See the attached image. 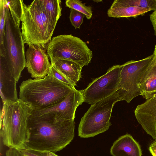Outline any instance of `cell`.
<instances>
[{
	"mask_svg": "<svg viewBox=\"0 0 156 156\" xmlns=\"http://www.w3.org/2000/svg\"><path fill=\"white\" fill-rule=\"evenodd\" d=\"M75 124L74 120L55 122L29 116L24 150L43 153L62 150L73 139Z\"/></svg>",
	"mask_w": 156,
	"mask_h": 156,
	"instance_id": "1",
	"label": "cell"
},
{
	"mask_svg": "<svg viewBox=\"0 0 156 156\" xmlns=\"http://www.w3.org/2000/svg\"><path fill=\"white\" fill-rule=\"evenodd\" d=\"M2 104L0 132L2 143L9 148L24 150L28 139L27 120L32 109L19 98Z\"/></svg>",
	"mask_w": 156,
	"mask_h": 156,
	"instance_id": "2",
	"label": "cell"
},
{
	"mask_svg": "<svg viewBox=\"0 0 156 156\" xmlns=\"http://www.w3.org/2000/svg\"><path fill=\"white\" fill-rule=\"evenodd\" d=\"M19 88V98L32 109H42L57 104L73 89L48 73L43 78L23 81Z\"/></svg>",
	"mask_w": 156,
	"mask_h": 156,
	"instance_id": "3",
	"label": "cell"
},
{
	"mask_svg": "<svg viewBox=\"0 0 156 156\" xmlns=\"http://www.w3.org/2000/svg\"><path fill=\"white\" fill-rule=\"evenodd\" d=\"M21 34L24 44H36L46 48L51 40L55 29L45 13L41 0L30 5L23 2Z\"/></svg>",
	"mask_w": 156,
	"mask_h": 156,
	"instance_id": "4",
	"label": "cell"
},
{
	"mask_svg": "<svg viewBox=\"0 0 156 156\" xmlns=\"http://www.w3.org/2000/svg\"><path fill=\"white\" fill-rule=\"evenodd\" d=\"M125 99V95L119 89L111 95L91 105L81 119L78 136L83 138L92 137L107 130L111 125L110 120L114 105Z\"/></svg>",
	"mask_w": 156,
	"mask_h": 156,
	"instance_id": "5",
	"label": "cell"
},
{
	"mask_svg": "<svg viewBox=\"0 0 156 156\" xmlns=\"http://www.w3.org/2000/svg\"><path fill=\"white\" fill-rule=\"evenodd\" d=\"M47 53L51 64L59 59L73 61L82 67L91 62L92 51L80 38L71 34L53 37L48 44Z\"/></svg>",
	"mask_w": 156,
	"mask_h": 156,
	"instance_id": "6",
	"label": "cell"
},
{
	"mask_svg": "<svg viewBox=\"0 0 156 156\" xmlns=\"http://www.w3.org/2000/svg\"><path fill=\"white\" fill-rule=\"evenodd\" d=\"M3 57L12 76L17 83L26 67L24 43L21 31L13 20L6 4Z\"/></svg>",
	"mask_w": 156,
	"mask_h": 156,
	"instance_id": "7",
	"label": "cell"
},
{
	"mask_svg": "<svg viewBox=\"0 0 156 156\" xmlns=\"http://www.w3.org/2000/svg\"><path fill=\"white\" fill-rule=\"evenodd\" d=\"M83 102L81 90L75 88L57 104L42 109H32L29 116L55 122L74 120L76 110Z\"/></svg>",
	"mask_w": 156,
	"mask_h": 156,
	"instance_id": "8",
	"label": "cell"
},
{
	"mask_svg": "<svg viewBox=\"0 0 156 156\" xmlns=\"http://www.w3.org/2000/svg\"><path fill=\"white\" fill-rule=\"evenodd\" d=\"M121 69V65L113 66L105 74L94 80L81 90L83 102L94 104L119 89Z\"/></svg>",
	"mask_w": 156,
	"mask_h": 156,
	"instance_id": "9",
	"label": "cell"
},
{
	"mask_svg": "<svg viewBox=\"0 0 156 156\" xmlns=\"http://www.w3.org/2000/svg\"><path fill=\"white\" fill-rule=\"evenodd\" d=\"M154 54L138 60H131L121 65L119 89L125 95V101L129 103L135 97L141 95L139 85L141 78Z\"/></svg>",
	"mask_w": 156,
	"mask_h": 156,
	"instance_id": "10",
	"label": "cell"
},
{
	"mask_svg": "<svg viewBox=\"0 0 156 156\" xmlns=\"http://www.w3.org/2000/svg\"><path fill=\"white\" fill-rule=\"evenodd\" d=\"M26 67L32 78L42 79L48 74L51 64L46 48L41 45H29L25 54Z\"/></svg>",
	"mask_w": 156,
	"mask_h": 156,
	"instance_id": "11",
	"label": "cell"
},
{
	"mask_svg": "<svg viewBox=\"0 0 156 156\" xmlns=\"http://www.w3.org/2000/svg\"><path fill=\"white\" fill-rule=\"evenodd\" d=\"M134 114L144 130L156 141V99L151 98L138 105Z\"/></svg>",
	"mask_w": 156,
	"mask_h": 156,
	"instance_id": "12",
	"label": "cell"
},
{
	"mask_svg": "<svg viewBox=\"0 0 156 156\" xmlns=\"http://www.w3.org/2000/svg\"><path fill=\"white\" fill-rule=\"evenodd\" d=\"M0 57V89L2 103L6 101H16L19 99L16 88L17 83L4 58Z\"/></svg>",
	"mask_w": 156,
	"mask_h": 156,
	"instance_id": "13",
	"label": "cell"
},
{
	"mask_svg": "<svg viewBox=\"0 0 156 156\" xmlns=\"http://www.w3.org/2000/svg\"><path fill=\"white\" fill-rule=\"evenodd\" d=\"M112 156H142L138 143L129 134L121 136L113 143L110 150Z\"/></svg>",
	"mask_w": 156,
	"mask_h": 156,
	"instance_id": "14",
	"label": "cell"
},
{
	"mask_svg": "<svg viewBox=\"0 0 156 156\" xmlns=\"http://www.w3.org/2000/svg\"><path fill=\"white\" fill-rule=\"evenodd\" d=\"M144 72L139 85L141 95L146 100L156 93V55Z\"/></svg>",
	"mask_w": 156,
	"mask_h": 156,
	"instance_id": "15",
	"label": "cell"
},
{
	"mask_svg": "<svg viewBox=\"0 0 156 156\" xmlns=\"http://www.w3.org/2000/svg\"><path fill=\"white\" fill-rule=\"evenodd\" d=\"M151 11L150 9L128 6L122 3L120 0L114 1L107 13L109 17L113 18L136 17L143 15Z\"/></svg>",
	"mask_w": 156,
	"mask_h": 156,
	"instance_id": "16",
	"label": "cell"
},
{
	"mask_svg": "<svg viewBox=\"0 0 156 156\" xmlns=\"http://www.w3.org/2000/svg\"><path fill=\"white\" fill-rule=\"evenodd\" d=\"M51 64L62 73L75 86L81 78L83 67L73 61L59 59Z\"/></svg>",
	"mask_w": 156,
	"mask_h": 156,
	"instance_id": "17",
	"label": "cell"
},
{
	"mask_svg": "<svg viewBox=\"0 0 156 156\" xmlns=\"http://www.w3.org/2000/svg\"><path fill=\"white\" fill-rule=\"evenodd\" d=\"M44 11L55 29L61 15V1L60 0H41Z\"/></svg>",
	"mask_w": 156,
	"mask_h": 156,
	"instance_id": "18",
	"label": "cell"
},
{
	"mask_svg": "<svg viewBox=\"0 0 156 156\" xmlns=\"http://www.w3.org/2000/svg\"><path fill=\"white\" fill-rule=\"evenodd\" d=\"M6 0H0V56L4 57V46L6 14Z\"/></svg>",
	"mask_w": 156,
	"mask_h": 156,
	"instance_id": "19",
	"label": "cell"
},
{
	"mask_svg": "<svg viewBox=\"0 0 156 156\" xmlns=\"http://www.w3.org/2000/svg\"><path fill=\"white\" fill-rule=\"evenodd\" d=\"M23 0H7L6 4L8 7L13 20L20 27L23 13Z\"/></svg>",
	"mask_w": 156,
	"mask_h": 156,
	"instance_id": "20",
	"label": "cell"
},
{
	"mask_svg": "<svg viewBox=\"0 0 156 156\" xmlns=\"http://www.w3.org/2000/svg\"><path fill=\"white\" fill-rule=\"evenodd\" d=\"M66 6L83 14L88 20L92 17L93 14L91 7L87 6L85 3L79 0H67L65 2Z\"/></svg>",
	"mask_w": 156,
	"mask_h": 156,
	"instance_id": "21",
	"label": "cell"
},
{
	"mask_svg": "<svg viewBox=\"0 0 156 156\" xmlns=\"http://www.w3.org/2000/svg\"><path fill=\"white\" fill-rule=\"evenodd\" d=\"M124 5L156 11V0H120Z\"/></svg>",
	"mask_w": 156,
	"mask_h": 156,
	"instance_id": "22",
	"label": "cell"
},
{
	"mask_svg": "<svg viewBox=\"0 0 156 156\" xmlns=\"http://www.w3.org/2000/svg\"><path fill=\"white\" fill-rule=\"evenodd\" d=\"M48 73L52 75L58 80L73 89L75 88V86L72 83L53 65L51 64Z\"/></svg>",
	"mask_w": 156,
	"mask_h": 156,
	"instance_id": "23",
	"label": "cell"
},
{
	"mask_svg": "<svg viewBox=\"0 0 156 156\" xmlns=\"http://www.w3.org/2000/svg\"><path fill=\"white\" fill-rule=\"evenodd\" d=\"M85 15L82 13L71 9L69 18L72 25L75 29L80 28L83 22Z\"/></svg>",
	"mask_w": 156,
	"mask_h": 156,
	"instance_id": "24",
	"label": "cell"
},
{
	"mask_svg": "<svg viewBox=\"0 0 156 156\" xmlns=\"http://www.w3.org/2000/svg\"><path fill=\"white\" fill-rule=\"evenodd\" d=\"M150 19L153 26L154 34L156 36V11H154L149 15Z\"/></svg>",
	"mask_w": 156,
	"mask_h": 156,
	"instance_id": "25",
	"label": "cell"
},
{
	"mask_svg": "<svg viewBox=\"0 0 156 156\" xmlns=\"http://www.w3.org/2000/svg\"><path fill=\"white\" fill-rule=\"evenodd\" d=\"M5 156H21V153L19 150L9 148L6 152Z\"/></svg>",
	"mask_w": 156,
	"mask_h": 156,
	"instance_id": "26",
	"label": "cell"
},
{
	"mask_svg": "<svg viewBox=\"0 0 156 156\" xmlns=\"http://www.w3.org/2000/svg\"><path fill=\"white\" fill-rule=\"evenodd\" d=\"M149 149L153 156H156V141L153 142L150 144Z\"/></svg>",
	"mask_w": 156,
	"mask_h": 156,
	"instance_id": "27",
	"label": "cell"
},
{
	"mask_svg": "<svg viewBox=\"0 0 156 156\" xmlns=\"http://www.w3.org/2000/svg\"><path fill=\"white\" fill-rule=\"evenodd\" d=\"M45 156H58L55 153L52 152H47L45 153Z\"/></svg>",
	"mask_w": 156,
	"mask_h": 156,
	"instance_id": "28",
	"label": "cell"
},
{
	"mask_svg": "<svg viewBox=\"0 0 156 156\" xmlns=\"http://www.w3.org/2000/svg\"><path fill=\"white\" fill-rule=\"evenodd\" d=\"M153 52L156 55V44L155 45L154 51Z\"/></svg>",
	"mask_w": 156,
	"mask_h": 156,
	"instance_id": "29",
	"label": "cell"
},
{
	"mask_svg": "<svg viewBox=\"0 0 156 156\" xmlns=\"http://www.w3.org/2000/svg\"><path fill=\"white\" fill-rule=\"evenodd\" d=\"M151 98L156 99V93H155Z\"/></svg>",
	"mask_w": 156,
	"mask_h": 156,
	"instance_id": "30",
	"label": "cell"
},
{
	"mask_svg": "<svg viewBox=\"0 0 156 156\" xmlns=\"http://www.w3.org/2000/svg\"><path fill=\"white\" fill-rule=\"evenodd\" d=\"M93 1L95 2H97V1H98L99 2L102 1H101V0H99V1L98 0H97V1L94 0V1Z\"/></svg>",
	"mask_w": 156,
	"mask_h": 156,
	"instance_id": "31",
	"label": "cell"
},
{
	"mask_svg": "<svg viewBox=\"0 0 156 156\" xmlns=\"http://www.w3.org/2000/svg\"><path fill=\"white\" fill-rule=\"evenodd\" d=\"M20 153H21V156H27V155H25L22 154L21 152L20 151Z\"/></svg>",
	"mask_w": 156,
	"mask_h": 156,
	"instance_id": "32",
	"label": "cell"
}]
</instances>
